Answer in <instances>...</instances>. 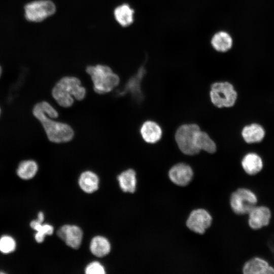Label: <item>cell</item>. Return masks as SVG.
I'll return each instance as SVG.
<instances>
[{"mask_svg":"<svg viewBox=\"0 0 274 274\" xmlns=\"http://www.w3.org/2000/svg\"><path fill=\"white\" fill-rule=\"evenodd\" d=\"M86 91L81 85L80 80L74 76H65L55 85L52 95L57 104L63 108L71 107L74 99L81 100L86 95Z\"/></svg>","mask_w":274,"mask_h":274,"instance_id":"obj_1","label":"cell"},{"mask_svg":"<svg viewBox=\"0 0 274 274\" xmlns=\"http://www.w3.org/2000/svg\"><path fill=\"white\" fill-rule=\"evenodd\" d=\"M32 113L41 123L48 140L55 143H64L71 141L74 135L72 127L68 124L55 121L43 111L40 102L33 107Z\"/></svg>","mask_w":274,"mask_h":274,"instance_id":"obj_2","label":"cell"},{"mask_svg":"<svg viewBox=\"0 0 274 274\" xmlns=\"http://www.w3.org/2000/svg\"><path fill=\"white\" fill-rule=\"evenodd\" d=\"M86 72L90 76L94 91L98 94L112 91L120 83V78L112 68L105 64L88 65Z\"/></svg>","mask_w":274,"mask_h":274,"instance_id":"obj_3","label":"cell"},{"mask_svg":"<svg viewBox=\"0 0 274 274\" xmlns=\"http://www.w3.org/2000/svg\"><path fill=\"white\" fill-rule=\"evenodd\" d=\"M200 129L194 123L185 124L180 126L176 130L175 139L180 150L187 155H194L200 152L195 143L196 135Z\"/></svg>","mask_w":274,"mask_h":274,"instance_id":"obj_4","label":"cell"},{"mask_svg":"<svg viewBox=\"0 0 274 274\" xmlns=\"http://www.w3.org/2000/svg\"><path fill=\"white\" fill-rule=\"evenodd\" d=\"M212 103L216 107L230 108L237 100V93L233 85L228 82H217L213 83L210 91Z\"/></svg>","mask_w":274,"mask_h":274,"instance_id":"obj_5","label":"cell"},{"mask_svg":"<svg viewBox=\"0 0 274 274\" xmlns=\"http://www.w3.org/2000/svg\"><path fill=\"white\" fill-rule=\"evenodd\" d=\"M25 17L31 22H41L53 15L56 6L50 0H39L28 3L24 7Z\"/></svg>","mask_w":274,"mask_h":274,"instance_id":"obj_6","label":"cell"},{"mask_svg":"<svg viewBox=\"0 0 274 274\" xmlns=\"http://www.w3.org/2000/svg\"><path fill=\"white\" fill-rule=\"evenodd\" d=\"M257 201L255 194L245 188H240L234 192L230 199L232 210L238 215L248 214L255 207Z\"/></svg>","mask_w":274,"mask_h":274,"instance_id":"obj_7","label":"cell"},{"mask_svg":"<svg viewBox=\"0 0 274 274\" xmlns=\"http://www.w3.org/2000/svg\"><path fill=\"white\" fill-rule=\"evenodd\" d=\"M212 221V216L207 211L198 209L191 212L187 220L186 225L192 231L203 234L211 226Z\"/></svg>","mask_w":274,"mask_h":274,"instance_id":"obj_8","label":"cell"},{"mask_svg":"<svg viewBox=\"0 0 274 274\" xmlns=\"http://www.w3.org/2000/svg\"><path fill=\"white\" fill-rule=\"evenodd\" d=\"M143 65L141 66L136 74L132 76L126 82L123 89L117 92V95L123 96L129 93L133 98L141 99L143 94L141 90V82L146 74Z\"/></svg>","mask_w":274,"mask_h":274,"instance_id":"obj_9","label":"cell"},{"mask_svg":"<svg viewBox=\"0 0 274 274\" xmlns=\"http://www.w3.org/2000/svg\"><path fill=\"white\" fill-rule=\"evenodd\" d=\"M57 234L68 246L76 249L80 247L82 240L83 232L78 226L64 225L58 230Z\"/></svg>","mask_w":274,"mask_h":274,"instance_id":"obj_10","label":"cell"},{"mask_svg":"<svg viewBox=\"0 0 274 274\" xmlns=\"http://www.w3.org/2000/svg\"><path fill=\"white\" fill-rule=\"evenodd\" d=\"M193 176L192 168L184 163H179L173 166L168 172L170 181L177 185L185 186L191 181Z\"/></svg>","mask_w":274,"mask_h":274,"instance_id":"obj_11","label":"cell"},{"mask_svg":"<svg viewBox=\"0 0 274 274\" xmlns=\"http://www.w3.org/2000/svg\"><path fill=\"white\" fill-rule=\"evenodd\" d=\"M248 214L249 226L254 229H258L267 225L271 217L269 209L263 206H255Z\"/></svg>","mask_w":274,"mask_h":274,"instance_id":"obj_12","label":"cell"},{"mask_svg":"<svg viewBox=\"0 0 274 274\" xmlns=\"http://www.w3.org/2000/svg\"><path fill=\"white\" fill-rule=\"evenodd\" d=\"M140 134L143 140L148 144L158 142L162 135L161 127L156 122L147 120L144 122L140 128Z\"/></svg>","mask_w":274,"mask_h":274,"instance_id":"obj_13","label":"cell"},{"mask_svg":"<svg viewBox=\"0 0 274 274\" xmlns=\"http://www.w3.org/2000/svg\"><path fill=\"white\" fill-rule=\"evenodd\" d=\"M265 130L260 124L253 123L245 126L241 135L247 144L258 143L262 141L265 136Z\"/></svg>","mask_w":274,"mask_h":274,"instance_id":"obj_14","label":"cell"},{"mask_svg":"<svg viewBox=\"0 0 274 274\" xmlns=\"http://www.w3.org/2000/svg\"><path fill=\"white\" fill-rule=\"evenodd\" d=\"M243 271L245 274L274 273V268L264 260L256 257L245 263Z\"/></svg>","mask_w":274,"mask_h":274,"instance_id":"obj_15","label":"cell"},{"mask_svg":"<svg viewBox=\"0 0 274 274\" xmlns=\"http://www.w3.org/2000/svg\"><path fill=\"white\" fill-rule=\"evenodd\" d=\"M134 14V10L127 3L118 6L114 10L115 20L123 27L129 26L133 22Z\"/></svg>","mask_w":274,"mask_h":274,"instance_id":"obj_16","label":"cell"},{"mask_svg":"<svg viewBox=\"0 0 274 274\" xmlns=\"http://www.w3.org/2000/svg\"><path fill=\"white\" fill-rule=\"evenodd\" d=\"M241 164L245 172L250 175H254L260 172L263 166L261 157L253 152L246 154L242 160Z\"/></svg>","mask_w":274,"mask_h":274,"instance_id":"obj_17","label":"cell"},{"mask_svg":"<svg viewBox=\"0 0 274 274\" xmlns=\"http://www.w3.org/2000/svg\"><path fill=\"white\" fill-rule=\"evenodd\" d=\"M121 189L125 192L133 193L136 189L135 172L131 168L122 172L117 177Z\"/></svg>","mask_w":274,"mask_h":274,"instance_id":"obj_18","label":"cell"},{"mask_svg":"<svg viewBox=\"0 0 274 274\" xmlns=\"http://www.w3.org/2000/svg\"><path fill=\"white\" fill-rule=\"evenodd\" d=\"M99 179L97 176L91 171H86L81 174L79 179L80 188L85 192L91 193L98 189Z\"/></svg>","mask_w":274,"mask_h":274,"instance_id":"obj_19","label":"cell"},{"mask_svg":"<svg viewBox=\"0 0 274 274\" xmlns=\"http://www.w3.org/2000/svg\"><path fill=\"white\" fill-rule=\"evenodd\" d=\"M90 249L94 255L102 257L109 254L111 250V246L106 238L101 236H96L92 239Z\"/></svg>","mask_w":274,"mask_h":274,"instance_id":"obj_20","label":"cell"},{"mask_svg":"<svg viewBox=\"0 0 274 274\" xmlns=\"http://www.w3.org/2000/svg\"><path fill=\"white\" fill-rule=\"evenodd\" d=\"M212 46L219 52H225L229 50L232 45V39L229 33L221 31L215 33L211 41Z\"/></svg>","mask_w":274,"mask_h":274,"instance_id":"obj_21","label":"cell"},{"mask_svg":"<svg viewBox=\"0 0 274 274\" xmlns=\"http://www.w3.org/2000/svg\"><path fill=\"white\" fill-rule=\"evenodd\" d=\"M195 143L197 148L200 151L202 150L213 154L216 151L217 147L215 142L207 132L201 129L196 134Z\"/></svg>","mask_w":274,"mask_h":274,"instance_id":"obj_22","label":"cell"},{"mask_svg":"<svg viewBox=\"0 0 274 274\" xmlns=\"http://www.w3.org/2000/svg\"><path fill=\"white\" fill-rule=\"evenodd\" d=\"M38 165L33 160L22 161L19 165L17 174L22 179L28 180L32 178L38 170Z\"/></svg>","mask_w":274,"mask_h":274,"instance_id":"obj_23","label":"cell"},{"mask_svg":"<svg viewBox=\"0 0 274 274\" xmlns=\"http://www.w3.org/2000/svg\"><path fill=\"white\" fill-rule=\"evenodd\" d=\"M30 227L37 231L35 239L38 243H42L44 240L46 235H51L53 232V227L48 224H42L38 220H33L30 222Z\"/></svg>","mask_w":274,"mask_h":274,"instance_id":"obj_24","label":"cell"},{"mask_svg":"<svg viewBox=\"0 0 274 274\" xmlns=\"http://www.w3.org/2000/svg\"><path fill=\"white\" fill-rule=\"evenodd\" d=\"M16 248V243L13 237L4 235L0 238V251L7 254L14 251Z\"/></svg>","mask_w":274,"mask_h":274,"instance_id":"obj_25","label":"cell"},{"mask_svg":"<svg viewBox=\"0 0 274 274\" xmlns=\"http://www.w3.org/2000/svg\"><path fill=\"white\" fill-rule=\"evenodd\" d=\"M85 273L87 274H104L105 268L98 262L95 261L90 263L85 268Z\"/></svg>","mask_w":274,"mask_h":274,"instance_id":"obj_26","label":"cell"},{"mask_svg":"<svg viewBox=\"0 0 274 274\" xmlns=\"http://www.w3.org/2000/svg\"><path fill=\"white\" fill-rule=\"evenodd\" d=\"M40 104L43 111L49 117L53 119L58 117L57 111L49 102L43 101Z\"/></svg>","mask_w":274,"mask_h":274,"instance_id":"obj_27","label":"cell"},{"mask_svg":"<svg viewBox=\"0 0 274 274\" xmlns=\"http://www.w3.org/2000/svg\"><path fill=\"white\" fill-rule=\"evenodd\" d=\"M38 217V218L37 220L40 222L42 223L44 219V215L43 213L42 212H39Z\"/></svg>","mask_w":274,"mask_h":274,"instance_id":"obj_28","label":"cell"},{"mask_svg":"<svg viewBox=\"0 0 274 274\" xmlns=\"http://www.w3.org/2000/svg\"><path fill=\"white\" fill-rule=\"evenodd\" d=\"M1 74H2V68L0 66V77H1Z\"/></svg>","mask_w":274,"mask_h":274,"instance_id":"obj_29","label":"cell"},{"mask_svg":"<svg viewBox=\"0 0 274 274\" xmlns=\"http://www.w3.org/2000/svg\"><path fill=\"white\" fill-rule=\"evenodd\" d=\"M0 273H4V272L0 271Z\"/></svg>","mask_w":274,"mask_h":274,"instance_id":"obj_30","label":"cell"},{"mask_svg":"<svg viewBox=\"0 0 274 274\" xmlns=\"http://www.w3.org/2000/svg\"><path fill=\"white\" fill-rule=\"evenodd\" d=\"M0 115H1V109H0Z\"/></svg>","mask_w":274,"mask_h":274,"instance_id":"obj_31","label":"cell"},{"mask_svg":"<svg viewBox=\"0 0 274 274\" xmlns=\"http://www.w3.org/2000/svg\"><path fill=\"white\" fill-rule=\"evenodd\" d=\"M273 251H274V248L273 249Z\"/></svg>","mask_w":274,"mask_h":274,"instance_id":"obj_32","label":"cell"}]
</instances>
